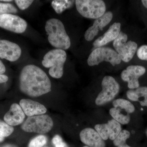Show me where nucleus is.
<instances>
[{"label":"nucleus","instance_id":"cd10ccee","mask_svg":"<svg viewBox=\"0 0 147 147\" xmlns=\"http://www.w3.org/2000/svg\"><path fill=\"white\" fill-rule=\"evenodd\" d=\"M15 3L21 10H24L26 9L32 4L33 1L29 0H16Z\"/></svg>","mask_w":147,"mask_h":147},{"label":"nucleus","instance_id":"423d86ee","mask_svg":"<svg viewBox=\"0 0 147 147\" xmlns=\"http://www.w3.org/2000/svg\"><path fill=\"white\" fill-rule=\"evenodd\" d=\"M120 57L117 52L108 47H99L94 50L88 59V63L90 66L98 65L102 61L108 62L115 66L121 62Z\"/></svg>","mask_w":147,"mask_h":147},{"label":"nucleus","instance_id":"4be33fe9","mask_svg":"<svg viewBox=\"0 0 147 147\" xmlns=\"http://www.w3.org/2000/svg\"><path fill=\"white\" fill-rule=\"evenodd\" d=\"M13 131V128L12 126L0 119V142L3 141L5 137L10 135Z\"/></svg>","mask_w":147,"mask_h":147},{"label":"nucleus","instance_id":"393cba45","mask_svg":"<svg viewBox=\"0 0 147 147\" xmlns=\"http://www.w3.org/2000/svg\"><path fill=\"white\" fill-rule=\"evenodd\" d=\"M47 137L44 135H40L34 137L30 142L28 147H42L46 144Z\"/></svg>","mask_w":147,"mask_h":147},{"label":"nucleus","instance_id":"39448f33","mask_svg":"<svg viewBox=\"0 0 147 147\" xmlns=\"http://www.w3.org/2000/svg\"><path fill=\"white\" fill-rule=\"evenodd\" d=\"M53 126V121L50 116L42 115L28 117L21 128L26 132L45 134L50 131Z\"/></svg>","mask_w":147,"mask_h":147},{"label":"nucleus","instance_id":"f704fd0d","mask_svg":"<svg viewBox=\"0 0 147 147\" xmlns=\"http://www.w3.org/2000/svg\"><path fill=\"white\" fill-rule=\"evenodd\" d=\"M117 147H131L129 146H128V145L127 144H124L120 145V146H119Z\"/></svg>","mask_w":147,"mask_h":147},{"label":"nucleus","instance_id":"7ed1b4c3","mask_svg":"<svg viewBox=\"0 0 147 147\" xmlns=\"http://www.w3.org/2000/svg\"><path fill=\"white\" fill-rule=\"evenodd\" d=\"M65 51L61 49L51 50L45 54L42 63L46 68H50V76L55 79H59L63 74V66L66 60Z\"/></svg>","mask_w":147,"mask_h":147},{"label":"nucleus","instance_id":"6ab92c4d","mask_svg":"<svg viewBox=\"0 0 147 147\" xmlns=\"http://www.w3.org/2000/svg\"><path fill=\"white\" fill-rule=\"evenodd\" d=\"M114 108L123 109L127 113H133L135 110L134 105L128 100L122 98H119L113 102Z\"/></svg>","mask_w":147,"mask_h":147},{"label":"nucleus","instance_id":"72a5a7b5","mask_svg":"<svg viewBox=\"0 0 147 147\" xmlns=\"http://www.w3.org/2000/svg\"><path fill=\"white\" fill-rule=\"evenodd\" d=\"M3 147H17L15 145L12 144H7L5 145Z\"/></svg>","mask_w":147,"mask_h":147},{"label":"nucleus","instance_id":"6e6552de","mask_svg":"<svg viewBox=\"0 0 147 147\" xmlns=\"http://www.w3.org/2000/svg\"><path fill=\"white\" fill-rule=\"evenodd\" d=\"M102 90L98 95L95 103L101 105L110 102L118 93L119 85L115 79L111 76H105L101 83Z\"/></svg>","mask_w":147,"mask_h":147},{"label":"nucleus","instance_id":"f3484780","mask_svg":"<svg viewBox=\"0 0 147 147\" xmlns=\"http://www.w3.org/2000/svg\"><path fill=\"white\" fill-rule=\"evenodd\" d=\"M110 114L114 119L121 124H127L130 121L129 115L122 113L119 108H111L110 110Z\"/></svg>","mask_w":147,"mask_h":147},{"label":"nucleus","instance_id":"c9c22d12","mask_svg":"<svg viewBox=\"0 0 147 147\" xmlns=\"http://www.w3.org/2000/svg\"><path fill=\"white\" fill-rule=\"evenodd\" d=\"M4 1V2H11V1H9V0H8V1H6V0H5V1Z\"/></svg>","mask_w":147,"mask_h":147},{"label":"nucleus","instance_id":"412c9836","mask_svg":"<svg viewBox=\"0 0 147 147\" xmlns=\"http://www.w3.org/2000/svg\"><path fill=\"white\" fill-rule=\"evenodd\" d=\"M75 2L74 1H54L52 3V6L56 12L61 13L66 9L71 7Z\"/></svg>","mask_w":147,"mask_h":147},{"label":"nucleus","instance_id":"aec40b11","mask_svg":"<svg viewBox=\"0 0 147 147\" xmlns=\"http://www.w3.org/2000/svg\"><path fill=\"white\" fill-rule=\"evenodd\" d=\"M107 124L109 127V138L113 141L122 130L121 124L114 119L108 121Z\"/></svg>","mask_w":147,"mask_h":147},{"label":"nucleus","instance_id":"7c9ffc66","mask_svg":"<svg viewBox=\"0 0 147 147\" xmlns=\"http://www.w3.org/2000/svg\"><path fill=\"white\" fill-rule=\"evenodd\" d=\"M6 70L5 66L3 64L2 62L0 60V74H2L5 73Z\"/></svg>","mask_w":147,"mask_h":147},{"label":"nucleus","instance_id":"5701e85b","mask_svg":"<svg viewBox=\"0 0 147 147\" xmlns=\"http://www.w3.org/2000/svg\"><path fill=\"white\" fill-rule=\"evenodd\" d=\"M95 129L103 140H107L109 137V127L108 124L102 123L95 125Z\"/></svg>","mask_w":147,"mask_h":147},{"label":"nucleus","instance_id":"0eeeda50","mask_svg":"<svg viewBox=\"0 0 147 147\" xmlns=\"http://www.w3.org/2000/svg\"><path fill=\"white\" fill-rule=\"evenodd\" d=\"M127 36L121 32L118 36L113 41V46L119 54L121 61L128 62L133 57L137 48V45L134 41L127 42Z\"/></svg>","mask_w":147,"mask_h":147},{"label":"nucleus","instance_id":"f257e3e1","mask_svg":"<svg viewBox=\"0 0 147 147\" xmlns=\"http://www.w3.org/2000/svg\"><path fill=\"white\" fill-rule=\"evenodd\" d=\"M20 89L27 95L38 97L51 91V83L42 69L33 65H28L21 71Z\"/></svg>","mask_w":147,"mask_h":147},{"label":"nucleus","instance_id":"dca6fc26","mask_svg":"<svg viewBox=\"0 0 147 147\" xmlns=\"http://www.w3.org/2000/svg\"><path fill=\"white\" fill-rule=\"evenodd\" d=\"M121 24L120 23H115L110 26L107 31L102 36L93 42L95 47H101L106 45L117 37L121 32Z\"/></svg>","mask_w":147,"mask_h":147},{"label":"nucleus","instance_id":"2eb2a0df","mask_svg":"<svg viewBox=\"0 0 147 147\" xmlns=\"http://www.w3.org/2000/svg\"><path fill=\"white\" fill-rule=\"evenodd\" d=\"M25 118V114L20 105L13 103L4 117L5 122L10 126H16L22 123Z\"/></svg>","mask_w":147,"mask_h":147},{"label":"nucleus","instance_id":"9d476101","mask_svg":"<svg viewBox=\"0 0 147 147\" xmlns=\"http://www.w3.org/2000/svg\"><path fill=\"white\" fill-rule=\"evenodd\" d=\"M146 69L140 65H130L121 74L123 81L128 83V87L130 89H134L139 87V78L146 72Z\"/></svg>","mask_w":147,"mask_h":147},{"label":"nucleus","instance_id":"473e14b6","mask_svg":"<svg viewBox=\"0 0 147 147\" xmlns=\"http://www.w3.org/2000/svg\"><path fill=\"white\" fill-rule=\"evenodd\" d=\"M142 1L143 5L147 8V0H143Z\"/></svg>","mask_w":147,"mask_h":147},{"label":"nucleus","instance_id":"20e7f679","mask_svg":"<svg viewBox=\"0 0 147 147\" xmlns=\"http://www.w3.org/2000/svg\"><path fill=\"white\" fill-rule=\"evenodd\" d=\"M76 9L85 18L97 19L105 13L106 6L101 0H76Z\"/></svg>","mask_w":147,"mask_h":147},{"label":"nucleus","instance_id":"b1692460","mask_svg":"<svg viewBox=\"0 0 147 147\" xmlns=\"http://www.w3.org/2000/svg\"><path fill=\"white\" fill-rule=\"evenodd\" d=\"M130 132L128 130H121L119 135L113 140V144L117 146L126 144V140L130 137Z\"/></svg>","mask_w":147,"mask_h":147},{"label":"nucleus","instance_id":"bb28decb","mask_svg":"<svg viewBox=\"0 0 147 147\" xmlns=\"http://www.w3.org/2000/svg\"><path fill=\"white\" fill-rule=\"evenodd\" d=\"M52 142L55 147H68L62 138L59 135H56L53 137Z\"/></svg>","mask_w":147,"mask_h":147},{"label":"nucleus","instance_id":"4c0bfd02","mask_svg":"<svg viewBox=\"0 0 147 147\" xmlns=\"http://www.w3.org/2000/svg\"></svg>","mask_w":147,"mask_h":147},{"label":"nucleus","instance_id":"a211bd4d","mask_svg":"<svg viewBox=\"0 0 147 147\" xmlns=\"http://www.w3.org/2000/svg\"><path fill=\"white\" fill-rule=\"evenodd\" d=\"M147 93V87H139L136 90L130 89L127 92V96L129 100L139 101L140 98H144Z\"/></svg>","mask_w":147,"mask_h":147},{"label":"nucleus","instance_id":"e433bc0d","mask_svg":"<svg viewBox=\"0 0 147 147\" xmlns=\"http://www.w3.org/2000/svg\"><path fill=\"white\" fill-rule=\"evenodd\" d=\"M83 147H89V146H84Z\"/></svg>","mask_w":147,"mask_h":147},{"label":"nucleus","instance_id":"4468645a","mask_svg":"<svg viewBox=\"0 0 147 147\" xmlns=\"http://www.w3.org/2000/svg\"><path fill=\"white\" fill-rule=\"evenodd\" d=\"M19 104L25 115L28 117L42 115L47 112L44 105L31 99H21Z\"/></svg>","mask_w":147,"mask_h":147},{"label":"nucleus","instance_id":"a878e982","mask_svg":"<svg viewBox=\"0 0 147 147\" xmlns=\"http://www.w3.org/2000/svg\"><path fill=\"white\" fill-rule=\"evenodd\" d=\"M17 11V9L13 5L0 3V14L15 13Z\"/></svg>","mask_w":147,"mask_h":147},{"label":"nucleus","instance_id":"9b49d317","mask_svg":"<svg viewBox=\"0 0 147 147\" xmlns=\"http://www.w3.org/2000/svg\"><path fill=\"white\" fill-rule=\"evenodd\" d=\"M21 54V47L16 43L0 39V58L9 61H17Z\"/></svg>","mask_w":147,"mask_h":147},{"label":"nucleus","instance_id":"2f4dec72","mask_svg":"<svg viewBox=\"0 0 147 147\" xmlns=\"http://www.w3.org/2000/svg\"><path fill=\"white\" fill-rule=\"evenodd\" d=\"M140 104L142 106H147V93L145 96L144 99L142 101H140Z\"/></svg>","mask_w":147,"mask_h":147},{"label":"nucleus","instance_id":"f03ea898","mask_svg":"<svg viewBox=\"0 0 147 147\" xmlns=\"http://www.w3.org/2000/svg\"><path fill=\"white\" fill-rule=\"evenodd\" d=\"M45 30L50 44L57 49L67 50L71 41L62 22L57 18H51L46 22Z\"/></svg>","mask_w":147,"mask_h":147},{"label":"nucleus","instance_id":"1a4fd4ad","mask_svg":"<svg viewBox=\"0 0 147 147\" xmlns=\"http://www.w3.org/2000/svg\"><path fill=\"white\" fill-rule=\"evenodd\" d=\"M0 27L16 33H22L26 30L27 23L17 15L0 14Z\"/></svg>","mask_w":147,"mask_h":147},{"label":"nucleus","instance_id":"c85d7f7f","mask_svg":"<svg viewBox=\"0 0 147 147\" xmlns=\"http://www.w3.org/2000/svg\"><path fill=\"white\" fill-rule=\"evenodd\" d=\"M137 55L140 59L147 61V45H143L139 47L137 50Z\"/></svg>","mask_w":147,"mask_h":147},{"label":"nucleus","instance_id":"c756f323","mask_svg":"<svg viewBox=\"0 0 147 147\" xmlns=\"http://www.w3.org/2000/svg\"><path fill=\"white\" fill-rule=\"evenodd\" d=\"M8 80V78L7 76H6V75L0 74V84L5 83V82H7Z\"/></svg>","mask_w":147,"mask_h":147},{"label":"nucleus","instance_id":"f8f14e48","mask_svg":"<svg viewBox=\"0 0 147 147\" xmlns=\"http://www.w3.org/2000/svg\"><path fill=\"white\" fill-rule=\"evenodd\" d=\"M113 14L111 11L106 12L99 18L96 19L92 26L90 27L85 32L84 36L87 41H91L98 34L112 21Z\"/></svg>","mask_w":147,"mask_h":147},{"label":"nucleus","instance_id":"ddd939ff","mask_svg":"<svg viewBox=\"0 0 147 147\" xmlns=\"http://www.w3.org/2000/svg\"><path fill=\"white\" fill-rule=\"evenodd\" d=\"M80 138L81 141L88 146L105 147L104 140L93 129H84L80 132Z\"/></svg>","mask_w":147,"mask_h":147}]
</instances>
